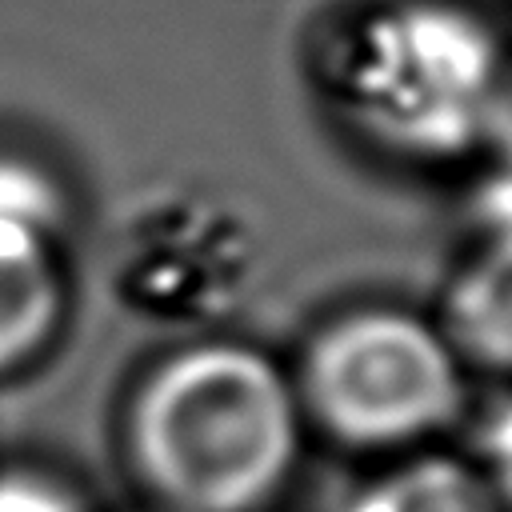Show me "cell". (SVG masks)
Returning a JSON list of instances; mask_svg holds the SVG:
<instances>
[{
	"mask_svg": "<svg viewBox=\"0 0 512 512\" xmlns=\"http://www.w3.org/2000/svg\"><path fill=\"white\" fill-rule=\"evenodd\" d=\"M136 452L148 480L184 512H252L292 472L300 400L248 344L172 356L136 400Z\"/></svg>",
	"mask_w": 512,
	"mask_h": 512,
	"instance_id": "obj_1",
	"label": "cell"
},
{
	"mask_svg": "<svg viewBox=\"0 0 512 512\" xmlns=\"http://www.w3.org/2000/svg\"><path fill=\"white\" fill-rule=\"evenodd\" d=\"M496 32L452 0H396L344 48V108L376 144L444 160L492 128L504 84Z\"/></svg>",
	"mask_w": 512,
	"mask_h": 512,
	"instance_id": "obj_2",
	"label": "cell"
},
{
	"mask_svg": "<svg viewBox=\"0 0 512 512\" xmlns=\"http://www.w3.org/2000/svg\"><path fill=\"white\" fill-rule=\"evenodd\" d=\"M304 408L356 448H400L460 408V356L440 328L396 308H360L332 320L300 368Z\"/></svg>",
	"mask_w": 512,
	"mask_h": 512,
	"instance_id": "obj_3",
	"label": "cell"
},
{
	"mask_svg": "<svg viewBox=\"0 0 512 512\" xmlns=\"http://www.w3.org/2000/svg\"><path fill=\"white\" fill-rule=\"evenodd\" d=\"M444 336L456 356L512 372V232H492L456 272L444 300Z\"/></svg>",
	"mask_w": 512,
	"mask_h": 512,
	"instance_id": "obj_4",
	"label": "cell"
},
{
	"mask_svg": "<svg viewBox=\"0 0 512 512\" xmlns=\"http://www.w3.org/2000/svg\"><path fill=\"white\" fill-rule=\"evenodd\" d=\"M348 512H500L488 480L448 456H420L352 496Z\"/></svg>",
	"mask_w": 512,
	"mask_h": 512,
	"instance_id": "obj_5",
	"label": "cell"
},
{
	"mask_svg": "<svg viewBox=\"0 0 512 512\" xmlns=\"http://www.w3.org/2000/svg\"><path fill=\"white\" fill-rule=\"evenodd\" d=\"M52 312L56 284L44 256H0V364L36 340Z\"/></svg>",
	"mask_w": 512,
	"mask_h": 512,
	"instance_id": "obj_6",
	"label": "cell"
},
{
	"mask_svg": "<svg viewBox=\"0 0 512 512\" xmlns=\"http://www.w3.org/2000/svg\"><path fill=\"white\" fill-rule=\"evenodd\" d=\"M56 220L48 180L24 164L0 160V256H44V232Z\"/></svg>",
	"mask_w": 512,
	"mask_h": 512,
	"instance_id": "obj_7",
	"label": "cell"
},
{
	"mask_svg": "<svg viewBox=\"0 0 512 512\" xmlns=\"http://www.w3.org/2000/svg\"><path fill=\"white\" fill-rule=\"evenodd\" d=\"M480 452H484V480L492 488V496L500 500V508H512V400H504L480 436Z\"/></svg>",
	"mask_w": 512,
	"mask_h": 512,
	"instance_id": "obj_8",
	"label": "cell"
},
{
	"mask_svg": "<svg viewBox=\"0 0 512 512\" xmlns=\"http://www.w3.org/2000/svg\"><path fill=\"white\" fill-rule=\"evenodd\" d=\"M0 512H76L64 492L40 480H0Z\"/></svg>",
	"mask_w": 512,
	"mask_h": 512,
	"instance_id": "obj_9",
	"label": "cell"
},
{
	"mask_svg": "<svg viewBox=\"0 0 512 512\" xmlns=\"http://www.w3.org/2000/svg\"><path fill=\"white\" fill-rule=\"evenodd\" d=\"M488 136L500 140L504 148V160L512 164V68L504 72V84H500V100H496V112H492V128Z\"/></svg>",
	"mask_w": 512,
	"mask_h": 512,
	"instance_id": "obj_10",
	"label": "cell"
}]
</instances>
